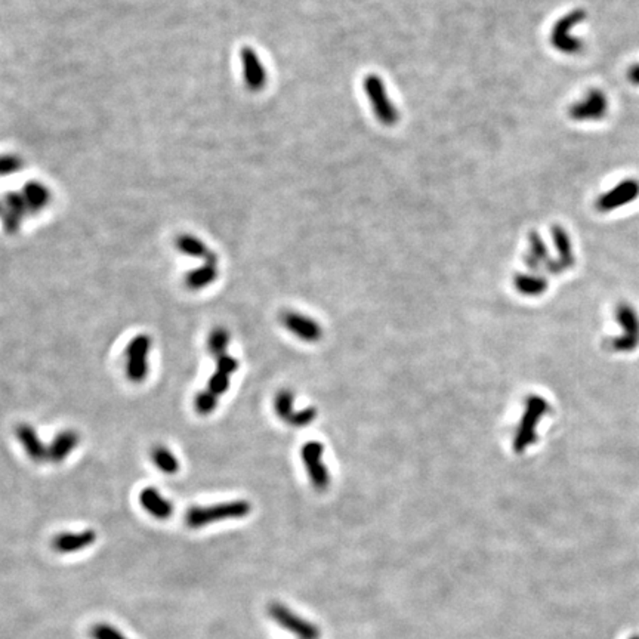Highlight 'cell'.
<instances>
[{
	"label": "cell",
	"instance_id": "obj_29",
	"mask_svg": "<svg viewBox=\"0 0 639 639\" xmlns=\"http://www.w3.org/2000/svg\"><path fill=\"white\" fill-rule=\"evenodd\" d=\"M228 388H230V376L219 372V370H216L211 376L209 382H207V389L212 391L218 397L222 395V394H225L228 391Z\"/></svg>",
	"mask_w": 639,
	"mask_h": 639
},
{
	"label": "cell",
	"instance_id": "obj_8",
	"mask_svg": "<svg viewBox=\"0 0 639 639\" xmlns=\"http://www.w3.org/2000/svg\"><path fill=\"white\" fill-rule=\"evenodd\" d=\"M268 613L271 619H274L283 629L296 635L299 639H320V636H322V632L318 631L315 625L303 620L280 602L269 604Z\"/></svg>",
	"mask_w": 639,
	"mask_h": 639
},
{
	"label": "cell",
	"instance_id": "obj_4",
	"mask_svg": "<svg viewBox=\"0 0 639 639\" xmlns=\"http://www.w3.org/2000/svg\"><path fill=\"white\" fill-rule=\"evenodd\" d=\"M614 318L621 329L617 338L610 341V346L616 353L626 354L633 353L639 346V314L633 305L628 302H620L616 307Z\"/></svg>",
	"mask_w": 639,
	"mask_h": 639
},
{
	"label": "cell",
	"instance_id": "obj_12",
	"mask_svg": "<svg viewBox=\"0 0 639 639\" xmlns=\"http://www.w3.org/2000/svg\"><path fill=\"white\" fill-rule=\"evenodd\" d=\"M240 58H242L243 77L247 89L252 92L262 90L266 85V71L258 54L250 46H245L240 52Z\"/></svg>",
	"mask_w": 639,
	"mask_h": 639
},
{
	"label": "cell",
	"instance_id": "obj_30",
	"mask_svg": "<svg viewBox=\"0 0 639 639\" xmlns=\"http://www.w3.org/2000/svg\"><path fill=\"white\" fill-rule=\"evenodd\" d=\"M315 418H317V410L314 407H308V409H303L300 411H295L291 416V419L287 421V423L295 426V428H305L311 422H314Z\"/></svg>",
	"mask_w": 639,
	"mask_h": 639
},
{
	"label": "cell",
	"instance_id": "obj_26",
	"mask_svg": "<svg viewBox=\"0 0 639 639\" xmlns=\"http://www.w3.org/2000/svg\"><path fill=\"white\" fill-rule=\"evenodd\" d=\"M293 399H295V397L291 389H281L276 395L274 407H276V411L280 419H283L286 422L291 419V416L295 413L293 411Z\"/></svg>",
	"mask_w": 639,
	"mask_h": 639
},
{
	"label": "cell",
	"instance_id": "obj_7",
	"mask_svg": "<svg viewBox=\"0 0 639 639\" xmlns=\"http://www.w3.org/2000/svg\"><path fill=\"white\" fill-rule=\"evenodd\" d=\"M609 115V98L598 89H589L585 97L568 107V117L574 122H599Z\"/></svg>",
	"mask_w": 639,
	"mask_h": 639
},
{
	"label": "cell",
	"instance_id": "obj_25",
	"mask_svg": "<svg viewBox=\"0 0 639 639\" xmlns=\"http://www.w3.org/2000/svg\"><path fill=\"white\" fill-rule=\"evenodd\" d=\"M529 254L540 264L541 268H545L552 261L546 243L543 242L541 235L534 230L529 233Z\"/></svg>",
	"mask_w": 639,
	"mask_h": 639
},
{
	"label": "cell",
	"instance_id": "obj_3",
	"mask_svg": "<svg viewBox=\"0 0 639 639\" xmlns=\"http://www.w3.org/2000/svg\"><path fill=\"white\" fill-rule=\"evenodd\" d=\"M587 17L585 9L578 8L567 12L559 18L551 30V45L553 49L564 55H578L585 49V42L576 36H573L571 30L582 24Z\"/></svg>",
	"mask_w": 639,
	"mask_h": 639
},
{
	"label": "cell",
	"instance_id": "obj_28",
	"mask_svg": "<svg viewBox=\"0 0 639 639\" xmlns=\"http://www.w3.org/2000/svg\"><path fill=\"white\" fill-rule=\"evenodd\" d=\"M89 635L92 639H127L120 631L108 625V623H97V625H93L89 631Z\"/></svg>",
	"mask_w": 639,
	"mask_h": 639
},
{
	"label": "cell",
	"instance_id": "obj_2",
	"mask_svg": "<svg viewBox=\"0 0 639 639\" xmlns=\"http://www.w3.org/2000/svg\"><path fill=\"white\" fill-rule=\"evenodd\" d=\"M548 411L549 403L543 397L534 394L525 398V409L514 438V450L517 455L525 453V450L537 441L539 422Z\"/></svg>",
	"mask_w": 639,
	"mask_h": 639
},
{
	"label": "cell",
	"instance_id": "obj_19",
	"mask_svg": "<svg viewBox=\"0 0 639 639\" xmlns=\"http://www.w3.org/2000/svg\"><path fill=\"white\" fill-rule=\"evenodd\" d=\"M21 196L28 207V211L31 215L39 213L42 209L49 204L51 200V193L45 185H42L40 182H28L25 187H23Z\"/></svg>",
	"mask_w": 639,
	"mask_h": 639
},
{
	"label": "cell",
	"instance_id": "obj_15",
	"mask_svg": "<svg viewBox=\"0 0 639 639\" xmlns=\"http://www.w3.org/2000/svg\"><path fill=\"white\" fill-rule=\"evenodd\" d=\"M30 213L28 207L21 196V193H12L8 194L5 199V204L2 207V219H4V227L8 233H17L23 218H25V215Z\"/></svg>",
	"mask_w": 639,
	"mask_h": 639
},
{
	"label": "cell",
	"instance_id": "obj_35",
	"mask_svg": "<svg viewBox=\"0 0 639 639\" xmlns=\"http://www.w3.org/2000/svg\"><path fill=\"white\" fill-rule=\"evenodd\" d=\"M2 207H4V206H2V204H0V215H2Z\"/></svg>",
	"mask_w": 639,
	"mask_h": 639
},
{
	"label": "cell",
	"instance_id": "obj_21",
	"mask_svg": "<svg viewBox=\"0 0 639 639\" xmlns=\"http://www.w3.org/2000/svg\"><path fill=\"white\" fill-rule=\"evenodd\" d=\"M218 279V265L204 262V265L191 269L185 276V286L189 291H201Z\"/></svg>",
	"mask_w": 639,
	"mask_h": 639
},
{
	"label": "cell",
	"instance_id": "obj_27",
	"mask_svg": "<svg viewBox=\"0 0 639 639\" xmlns=\"http://www.w3.org/2000/svg\"><path fill=\"white\" fill-rule=\"evenodd\" d=\"M218 407V395H215L212 391L204 389L200 391L194 398V409L200 414V416H209Z\"/></svg>",
	"mask_w": 639,
	"mask_h": 639
},
{
	"label": "cell",
	"instance_id": "obj_16",
	"mask_svg": "<svg viewBox=\"0 0 639 639\" xmlns=\"http://www.w3.org/2000/svg\"><path fill=\"white\" fill-rule=\"evenodd\" d=\"M15 434H17L18 441L21 442L25 453L28 455V457L31 460L36 463H42V462L47 460V449L40 441L36 429L33 426L28 423H20L17 426V429H15Z\"/></svg>",
	"mask_w": 639,
	"mask_h": 639
},
{
	"label": "cell",
	"instance_id": "obj_33",
	"mask_svg": "<svg viewBox=\"0 0 639 639\" xmlns=\"http://www.w3.org/2000/svg\"><path fill=\"white\" fill-rule=\"evenodd\" d=\"M628 78L633 86H639V62L633 64L628 70Z\"/></svg>",
	"mask_w": 639,
	"mask_h": 639
},
{
	"label": "cell",
	"instance_id": "obj_32",
	"mask_svg": "<svg viewBox=\"0 0 639 639\" xmlns=\"http://www.w3.org/2000/svg\"><path fill=\"white\" fill-rule=\"evenodd\" d=\"M216 370L231 376L233 373H235L238 370V361L235 358H233L231 356H227V354L222 356V357L216 358Z\"/></svg>",
	"mask_w": 639,
	"mask_h": 639
},
{
	"label": "cell",
	"instance_id": "obj_23",
	"mask_svg": "<svg viewBox=\"0 0 639 639\" xmlns=\"http://www.w3.org/2000/svg\"><path fill=\"white\" fill-rule=\"evenodd\" d=\"M150 456H151L154 465L166 475H175V474H178L181 469L180 460L168 449L166 445H162V444L154 445L151 449Z\"/></svg>",
	"mask_w": 639,
	"mask_h": 639
},
{
	"label": "cell",
	"instance_id": "obj_31",
	"mask_svg": "<svg viewBox=\"0 0 639 639\" xmlns=\"http://www.w3.org/2000/svg\"><path fill=\"white\" fill-rule=\"evenodd\" d=\"M21 158L17 156H0V177L4 175H9V173H15L17 170H20L21 166Z\"/></svg>",
	"mask_w": 639,
	"mask_h": 639
},
{
	"label": "cell",
	"instance_id": "obj_18",
	"mask_svg": "<svg viewBox=\"0 0 639 639\" xmlns=\"http://www.w3.org/2000/svg\"><path fill=\"white\" fill-rule=\"evenodd\" d=\"M551 233H552L553 246H555V250L558 254L556 261L561 264V266L564 269L571 268L574 265V262H576V257H574L573 243H571V238H570L568 233L565 231L564 227L559 225V223H553Z\"/></svg>",
	"mask_w": 639,
	"mask_h": 639
},
{
	"label": "cell",
	"instance_id": "obj_1",
	"mask_svg": "<svg viewBox=\"0 0 639 639\" xmlns=\"http://www.w3.org/2000/svg\"><path fill=\"white\" fill-rule=\"evenodd\" d=\"M252 505L246 500L221 502L211 506H191L185 514V525L188 529H203L206 525L225 520L245 518L250 514Z\"/></svg>",
	"mask_w": 639,
	"mask_h": 639
},
{
	"label": "cell",
	"instance_id": "obj_9",
	"mask_svg": "<svg viewBox=\"0 0 639 639\" xmlns=\"http://www.w3.org/2000/svg\"><path fill=\"white\" fill-rule=\"evenodd\" d=\"M639 197V181L628 178L619 182L616 187L601 194L595 201V209L601 213H609L628 206Z\"/></svg>",
	"mask_w": 639,
	"mask_h": 639
},
{
	"label": "cell",
	"instance_id": "obj_11",
	"mask_svg": "<svg viewBox=\"0 0 639 639\" xmlns=\"http://www.w3.org/2000/svg\"><path fill=\"white\" fill-rule=\"evenodd\" d=\"M280 320L284 327L289 329L295 336L305 342H317L323 336L322 326L314 322L311 317L295 311H286L280 315Z\"/></svg>",
	"mask_w": 639,
	"mask_h": 639
},
{
	"label": "cell",
	"instance_id": "obj_6",
	"mask_svg": "<svg viewBox=\"0 0 639 639\" xmlns=\"http://www.w3.org/2000/svg\"><path fill=\"white\" fill-rule=\"evenodd\" d=\"M151 339L148 334H138L126 348V376L132 383H142L148 376V354Z\"/></svg>",
	"mask_w": 639,
	"mask_h": 639
},
{
	"label": "cell",
	"instance_id": "obj_17",
	"mask_svg": "<svg viewBox=\"0 0 639 639\" xmlns=\"http://www.w3.org/2000/svg\"><path fill=\"white\" fill-rule=\"evenodd\" d=\"M80 441L78 434L73 429H66L57 434L52 442L47 447V460L52 463H62L69 455L76 449Z\"/></svg>",
	"mask_w": 639,
	"mask_h": 639
},
{
	"label": "cell",
	"instance_id": "obj_34",
	"mask_svg": "<svg viewBox=\"0 0 639 639\" xmlns=\"http://www.w3.org/2000/svg\"><path fill=\"white\" fill-rule=\"evenodd\" d=\"M629 639H639V635H635V636H632V638H629Z\"/></svg>",
	"mask_w": 639,
	"mask_h": 639
},
{
	"label": "cell",
	"instance_id": "obj_13",
	"mask_svg": "<svg viewBox=\"0 0 639 639\" xmlns=\"http://www.w3.org/2000/svg\"><path fill=\"white\" fill-rule=\"evenodd\" d=\"M97 541V533L93 530H83L77 533H59L52 539L51 546L57 553H74L89 548Z\"/></svg>",
	"mask_w": 639,
	"mask_h": 639
},
{
	"label": "cell",
	"instance_id": "obj_14",
	"mask_svg": "<svg viewBox=\"0 0 639 639\" xmlns=\"http://www.w3.org/2000/svg\"><path fill=\"white\" fill-rule=\"evenodd\" d=\"M139 503L147 514L160 521L170 518L173 514L172 503L154 487H146L139 493Z\"/></svg>",
	"mask_w": 639,
	"mask_h": 639
},
{
	"label": "cell",
	"instance_id": "obj_24",
	"mask_svg": "<svg viewBox=\"0 0 639 639\" xmlns=\"http://www.w3.org/2000/svg\"><path fill=\"white\" fill-rule=\"evenodd\" d=\"M230 345V333L223 327H215L209 338H207V349L212 354V357L219 358L227 354V348Z\"/></svg>",
	"mask_w": 639,
	"mask_h": 639
},
{
	"label": "cell",
	"instance_id": "obj_22",
	"mask_svg": "<svg viewBox=\"0 0 639 639\" xmlns=\"http://www.w3.org/2000/svg\"><path fill=\"white\" fill-rule=\"evenodd\" d=\"M175 245H177V249L180 252L188 254V257L201 258V259H204V262L206 261H212V259L216 258V254L212 253L209 250V247H207L201 242V240H199L197 237L191 235V234H181L177 238V242H175Z\"/></svg>",
	"mask_w": 639,
	"mask_h": 639
},
{
	"label": "cell",
	"instance_id": "obj_10",
	"mask_svg": "<svg viewBox=\"0 0 639 639\" xmlns=\"http://www.w3.org/2000/svg\"><path fill=\"white\" fill-rule=\"evenodd\" d=\"M323 452H324V447L322 442H318V441H310L307 444H303L302 452H300L303 465H305V468L308 471L311 483L314 484L315 490H318V491L326 490L330 483L327 468L323 463Z\"/></svg>",
	"mask_w": 639,
	"mask_h": 639
},
{
	"label": "cell",
	"instance_id": "obj_5",
	"mask_svg": "<svg viewBox=\"0 0 639 639\" xmlns=\"http://www.w3.org/2000/svg\"><path fill=\"white\" fill-rule=\"evenodd\" d=\"M363 89L369 98L376 119L383 126H394L399 116L394 102L389 100L383 80L377 74H367L363 80Z\"/></svg>",
	"mask_w": 639,
	"mask_h": 639
},
{
	"label": "cell",
	"instance_id": "obj_20",
	"mask_svg": "<svg viewBox=\"0 0 639 639\" xmlns=\"http://www.w3.org/2000/svg\"><path fill=\"white\" fill-rule=\"evenodd\" d=\"M514 286L521 295L536 298L548 291V279L537 273H530V274L518 273L514 277Z\"/></svg>",
	"mask_w": 639,
	"mask_h": 639
}]
</instances>
